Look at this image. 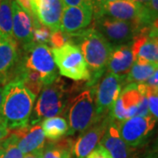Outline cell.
Listing matches in <instances>:
<instances>
[{
	"label": "cell",
	"instance_id": "obj_1",
	"mask_svg": "<svg viewBox=\"0 0 158 158\" xmlns=\"http://www.w3.org/2000/svg\"><path fill=\"white\" fill-rule=\"evenodd\" d=\"M69 43L77 46L90 73L86 87H93L105 73L113 46L91 26L76 34H69Z\"/></svg>",
	"mask_w": 158,
	"mask_h": 158
},
{
	"label": "cell",
	"instance_id": "obj_2",
	"mask_svg": "<svg viewBox=\"0 0 158 158\" xmlns=\"http://www.w3.org/2000/svg\"><path fill=\"white\" fill-rule=\"evenodd\" d=\"M36 97L20 81L10 82L4 86L0 119L9 131L28 125Z\"/></svg>",
	"mask_w": 158,
	"mask_h": 158
},
{
	"label": "cell",
	"instance_id": "obj_3",
	"mask_svg": "<svg viewBox=\"0 0 158 158\" xmlns=\"http://www.w3.org/2000/svg\"><path fill=\"white\" fill-rule=\"evenodd\" d=\"M81 87L77 85L66 86V83L58 77L52 83L46 85L40 90L37 103L29 118V125L38 124L46 118L64 114L68 104L72 99L71 95Z\"/></svg>",
	"mask_w": 158,
	"mask_h": 158
},
{
	"label": "cell",
	"instance_id": "obj_4",
	"mask_svg": "<svg viewBox=\"0 0 158 158\" xmlns=\"http://www.w3.org/2000/svg\"><path fill=\"white\" fill-rule=\"evenodd\" d=\"M64 114H67L69 120V131L66 135H72L75 133L83 134L104 118L97 114L94 86L83 90L73 98L68 104Z\"/></svg>",
	"mask_w": 158,
	"mask_h": 158
},
{
	"label": "cell",
	"instance_id": "obj_5",
	"mask_svg": "<svg viewBox=\"0 0 158 158\" xmlns=\"http://www.w3.org/2000/svg\"><path fill=\"white\" fill-rule=\"evenodd\" d=\"M20 59L26 69L40 74L44 85L59 77L51 48L46 44L33 42L25 50L20 51Z\"/></svg>",
	"mask_w": 158,
	"mask_h": 158
},
{
	"label": "cell",
	"instance_id": "obj_6",
	"mask_svg": "<svg viewBox=\"0 0 158 158\" xmlns=\"http://www.w3.org/2000/svg\"><path fill=\"white\" fill-rule=\"evenodd\" d=\"M52 53L62 76L78 82L90 81V70L77 46L67 43L60 48H52Z\"/></svg>",
	"mask_w": 158,
	"mask_h": 158
},
{
	"label": "cell",
	"instance_id": "obj_7",
	"mask_svg": "<svg viewBox=\"0 0 158 158\" xmlns=\"http://www.w3.org/2000/svg\"><path fill=\"white\" fill-rule=\"evenodd\" d=\"M94 19L93 27L113 47L131 44L135 36L142 29L134 23L118 20L105 15Z\"/></svg>",
	"mask_w": 158,
	"mask_h": 158
},
{
	"label": "cell",
	"instance_id": "obj_8",
	"mask_svg": "<svg viewBox=\"0 0 158 158\" xmlns=\"http://www.w3.org/2000/svg\"><path fill=\"white\" fill-rule=\"evenodd\" d=\"M156 119L152 115L135 116L117 121L118 133L130 148H139L146 144L156 127Z\"/></svg>",
	"mask_w": 158,
	"mask_h": 158
},
{
	"label": "cell",
	"instance_id": "obj_9",
	"mask_svg": "<svg viewBox=\"0 0 158 158\" xmlns=\"http://www.w3.org/2000/svg\"><path fill=\"white\" fill-rule=\"evenodd\" d=\"M103 15L134 23L141 28L152 26V19L147 7L128 0H115L106 4L100 13V16Z\"/></svg>",
	"mask_w": 158,
	"mask_h": 158
},
{
	"label": "cell",
	"instance_id": "obj_10",
	"mask_svg": "<svg viewBox=\"0 0 158 158\" xmlns=\"http://www.w3.org/2000/svg\"><path fill=\"white\" fill-rule=\"evenodd\" d=\"M125 76L107 72L98 80L95 89V105L98 117L107 116L120 95L124 85Z\"/></svg>",
	"mask_w": 158,
	"mask_h": 158
},
{
	"label": "cell",
	"instance_id": "obj_11",
	"mask_svg": "<svg viewBox=\"0 0 158 158\" xmlns=\"http://www.w3.org/2000/svg\"><path fill=\"white\" fill-rule=\"evenodd\" d=\"M119 98L127 118L149 114L146 96V85L144 83L127 85L123 90H121Z\"/></svg>",
	"mask_w": 158,
	"mask_h": 158
},
{
	"label": "cell",
	"instance_id": "obj_12",
	"mask_svg": "<svg viewBox=\"0 0 158 158\" xmlns=\"http://www.w3.org/2000/svg\"><path fill=\"white\" fill-rule=\"evenodd\" d=\"M20 58V49L13 37L0 33V85L9 84Z\"/></svg>",
	"mask_w": 158,
	"mask_h": 158
},
{
	"label": "cell",
	"instance_id": "obj_13",
	"mask_svg": "<svg viewBox=\"0 0 158 158\" xmlns=\"http://www.w3.org/2000/svg\"><path fill=\"white\" fill-rule=\"evenodd\" d=\"M12 36L20 51L34 42L33 17L12 0Z\"/></svg>",
	"mask_w": 158,
	"mask_h": 158
},
{
	"label": "cell",
	"instance_id": "obj_14",
	"mask_svg": "<svg viewBox=\"0 0 158 158\" xmlns=\"http://www.w3.org/2000/svg\"><path fill=\"white\" fill-rule=\"evenodd\" d=\"M93 18L92 5L64 7L61 19L60 30L71 34L86 29Z\"/></svg>",
	"mask_w": 158,
	"mask_h": 158
},
{
	"label": "cell",
	"instance_id": "obj_15",
	"mask_svg": "<svg viewBox=\"0 0 158 158\" xmlns=\"http://www.w3.org/2000/svg\"><path fill=\"white\" fill-rule=\"evenodd\" d=\"M151 27H143L135 36L130 45L135 61L158 65V40L151 33Z\"/></svg>",
	"mask_w": 158,
	"mask_h": 158
},
{
	"label": "cell",
	"instance_id": "obj_16",
	"mask_svg": "<svg viewBox=\"0 0 158 158\" xmlns=\"http://www.w3.org/2000/svg\"><path fill=\"white\" fill-rule=\"evenodd\" d=\"M109 114L92 125L74 141L72 154L77 158L87 157L98 146L104 135L109 122Z\"/></svg>",
	"mask_w": 158,
	"mask_h": 158
},
{
	"label": "cell",
	"instance_id": "obj_17",
	"mask_svg": "<svg viewBox=\"0 0 158 158\" xmlns=\"http://www.w3.org/2000/svg\"><path fill=\"white\" fill-rule=\"evenodd\" d=\"M64 6L62 0H33V15L52 32L60 30Z\"/></svg>",
	"mask_w": 158,
	"mask_h": 158
},
{
	"label": "cell",
	"instance_id": "obj_18",
	"mask_svg": "<svg viewBox=\"0 0 158 158\" xmlns=\"http://www.w3.org/2000/svg\"><path fill=\"white\" fill-rule=\"evenodd\" d=\"M110 117V116H109ZM112 158H131V148L123 141L118 133L117 121L110 117L107 127L98 143Z\"/></svg>",
	"mask_w": 158,
	"mask_h": 158
},
{
	"label": "cell",
	"instance_id": "obj_19",
	"mask_svg": "<svg viewBox=\"0 0 158 158\" xmlns=\"http://www.w3.org/2000/svg\"><path fill=\"white\" fill-rule=\"evenodd\" d=\"M18 137V148L23 155L42 149L45 145V135L40 124L27 125L21 128L10 131Z\"/></svg>",
	"mask_w": 158,
	"mask_h": 158
},
{
	"label": "cell",
	"instance_id": "obj_20",
	"mask_svg": "<svg viewBox=\"0 0 158 158\" xmlns=\"http://www.w3.org/2000/svg\"><path fill=\"white\" fill-rule=\"evenodd\" d=\"M135 62L131 45H121L113 47V52L108 60L107 72L126 76Z\"/></svg>",
	"mask_w": 158,
	"mask_h": 158
},
{
	"label": "cell",
	"instance_id": "obj_21",
	"mask_svg": "<svg viewBox=\"0 0 158 158\" xmlns=\"http://www.w3.org/2000/svg\"><path fill=\"white\" fill-rule=\"evenodd\" d=\"M157 69V64L142 61H135L129 72L125 76L124 85L145 83L152 77Z\"/></svg>",
	"mask_w": 158,
	"mask_h": 158
},
{
	"label": "cell",
	"instance_id": "obj_22",
	"mask_svg": "<svg viewBox=\"0 0 158 158\" xmlns=\"http://www.w3.org/2000/svg\"><path fill=\"white\" fill-rule=\"evenodd\" d=\"M75 140L61 138L56 141H49L42 148V158H70Z\"/></svg>",
	"mask_w": 158,
	"mask_h": 158
},
{
	"label": "cell",
	"instance_id": "obj_23",
	"mask_svg": "<svg viewBox=\"0 0 158 158\" xmlns=\"http://www.w3.org/2000/svg\"><path fill=\"white\" fill-rule=\"evenodd\" d=\"M40 127L47 138L50 141H56L67 135L69 125L62 117H53L41 121Z\"/></svg>",
	"mask_w": 158,
	"mask_h": 158
},
{
	"label": "cell",
	"instance_id": "obj_24",
	"mask_svg": "<svg viewBox=\"0 0 158 158\" xmlns=\"http://www.w3.org/2000/svg\"><path fill=\"white\" fill-rule=\"evenodd\" d=\"M0 33L12 36V0H0Z\"/></svg>",
	"mask_w": 158,
	"mask_h": 158
},
{
	"label": "cell",
	"instance_id": "obj_25",
	"mask_svg": "<svg viewBox=\"0 0 158 158\" xmlns=\"http://www.w3.org/2000/svg\"><path fill=\"white\" fill-rule=\"evenodd\" d=\"M17 143V135L10 132L9 135L0 141V158H23L24 156Z\"/></svg>",
	"mask_w": 158,
	"mask_h": 158
},
{
	"label": "cell",
	"instance_id": "obj_26",
	"mask_svg": "<svg viewBox=\"0 0 158 158\" xmlns=\"http://www.w3.org/2000/svg\"><path fill=\"white\" fill-rule=\"evenodd\" d=\"M32 17L34 22V42L37 44L47 45V43L49 41L52 31L48 27L42 25L35 16Z\"/></svg>",
	"mask_w": 158,
	"mask_h": 158
},
{
	"label": "cell",
	"instance_id": "obj_27",
	"mask_svg": "<svg viewBox=\"0 0 158 158\" xmlns=\"http://www.w3.org/2000/svg\"><path fill=\"white\" fill-rule=\"evenodd\" d=\"M146 96L148 103L149 114L158 120V87L146 85Z\"/></svg>",
	"mask_w": 158,
	"mask_h": 158
},
{
	"label": "cell",
	"instance_id": "obj_28",
	"mask_svg": "<svg viewBox=\"0 0 158 158\" xmlns=\"http://www.w3.org/2000/svg\"><path fill=\"white\" fill-rule=\"evenodd\" d=\"M67 43H69V34L63 33L61 30L51 33L48 44L52 48H60Z\"/></svg>",
	"mask_w": 158,
	"mask_h": 158
},
{
	"label": "cell",
	"instance_id": "obj_29",
	"mask_svg": "<svg viewBox=\"0 0 158 158\" xmlns=\"http://www.w3.org/2000/svg\"><path fill=\"white\" fill-rule=\"evenodd\" d=\"M115 0H91L92 8H93V17L94 19L99 17L101 13L102 7L109 2H113Z\"/></svg>",
	"mask_w": 158,
	"mask_h": 158
},
{
	"label": "cell",
	"instance_id": "obj_30",
	"mask_svg": "<svg viewBox=\"0 0 158 158\" xmlns=\"http://www.w3.org/2000/svg\"><path fill=\"white\" fill-rule=\"evenodd\" d=\"M87 158H112L110 156L109 153L102 147L101 145L98 144L94 150H92Z\"/></svg>",
	"mask_w": 158,
	"mask_h": 158
},
{
	"label": "cell",
	"instance_id": "obj_31",
	"mask_svg": "<svg viewBox=\"0 0 158 158\" xmlns=\"http://www.w3.org/2000/svg\"><path fill=\"white\" fill-rule=\"evenodd\" d=\"M146 7L153 23V21L158 18V0H150L149 4Z\"/></svg>",
	"mask_w": 158,
	"mask_h": 158
},
{
	"label": "cell",
	"instance_id": "obj_32",
	"mask_svg": "<svg viewBox=\"0 0 158 158\" xmlns=\"http://www.w3.org/2000/svg\"><path fill=\"white\" fill-rule=\"evenodd\" d=\"M62 2L64 7L92 5L91 4V0H62Z\"/></svg>",
	"mask_w": 158,
	"mask_h": 158
},
{
	"label": "cell",
	"instance_id": "obj_33",
	"mask_svg": "<svg viewBox=\"0 0 158 158\" xmlns=\"http://www.w3.org/2000/svg\"><path fill=\"white\" fill-rule=\"evenodd\" d=\"M23 10L28 12L30 15H33V9H32V3L33 0H14Z\"/></svg>",
	"mask_w": 158,
	"mask_h": 158
},
{
	"label": "cell",
	"instance_id": "obj_34",
	"mask_svg": "<svg viewBox=\"0 0 158 158\" xmlns=\"http://www.w3.org/2000/svg\"><path fill=\"white\" fill-rule=\"evenodd\" d=\"M10 131L6 127V126L4 124V122L0 119V141H3L5 138L9 135Z\"/></svg>",
	"mask_w": 158,
	"mask_h": 158
},
{
	"label": "cell",
	"instance_id": "obj_35",
	"mask_svg": "<svg viewBox=\"0 0 158 158\" xmlns=\"http://www.w3.org/2000/svg\"><path fill=\"white\" fill-rule=\"evenodd\" d=\"M144 84L149 86H155L158 87V69L155 71V73L153 74V76L150 78L148 80L147 82H145Z\"/></svg>",
	"mask_w": 158,
	"mask_h": 158
},
{
	"label": "cell",
	"instance_id": "obj_36",
	"mask_svg": "<svg viewBox=\"0 0 158 158\" xmlns=\"http://www.w3.org/2000/svg\"><path fill=\"white\" fill-rule=\"evenodd\" d=\"M23 158H42V149L25 155Z\"/></svg>",
	"mask_w": 158,
	"mask_h": 158
},
{
	"label": "cell",
	"instance_id": "obj_37",
	"mask_svg": "<svg viewBox=\"0 0 158 158\" xmlns=\"http://www.w3.org/2000/svg\"><path fill=\"white\" fill-rule=\"evenodd\" d=\"M144 158H158V148H154L149 153H148Z\"/></svg>",
	"mask_w": 158,
	"mask_h": 158
},
{
	"label": "cell",
	"instance_id": "obj_38",
	"mask_svg": "<svg viewBox=\"0 0 158 158\" xmlns=\"http://www.w3.org/2000/svg\"><path fill=\"white\" fill-rule=\"evenodd\" d=\"M128 1H131V2H134V3H136V4H139V5L144 6H147L150 2V0H128Z\"/></svg>",
	"mask_w": 158,
	"mask_h": 158
},
{
	"label": "cell",
	"instance_id": "obj_39",
	"mask_svg": "<svg viewBox=\"0 0 158 158\" xmlns=\"http://www.w3.org/2000/svg\"><path fill=\"white\" fill-rule=\"evenodd\" d=\"M3 98H4V87L0 85V113H1V109H2Z\"/></svg>",
	"mask_w": 158,
	"mask_h": 158
},
{
	"label": "cell",
	"instance_id": "obj_40",
	"mask_svg": "<svg viewBox=\"0 0 158 158\" xmlns=\"http://www.w3.org/2000/svg\"><path fill=\"white\" fill-rule=\"evenodd\" d=\"M151 33H152L156 37V39L158 40V29L156 28H154V27H151Z\"/></svg>",
	"mask_w": 158,
	"mask_h": 158
},
{
	"label": "cell",
	"instance_id": "obj_41",
	"mask_svg": "<svg viewBox=\"0 0 158 158\" xmlns=\"http://www.w3.org/2000/svg\"><path fill=\"white\" fill-rule=\"evenodd\" d=\"M151 27H154V28L158 29V18L157 19H156L153 21L152 26H151Z\"/></svg>",
	"mask_w": 158,
	"mask_h": 158
},
{
	"label": "cell",
	"instance_id": "obj_42",
	"mask_svg": "<svg viewBox=\"0 0 158 158\" xmlns=\"http://www.w3.org/2000/svg\"><path fill=\"white\" fill-rule=\"evenodd\" d=\"M154 148H158V137L156 139V144H155V147Z\"/></svg>",
	"mask_w": 158,
	"mask_h": 158
}]
</instances>
